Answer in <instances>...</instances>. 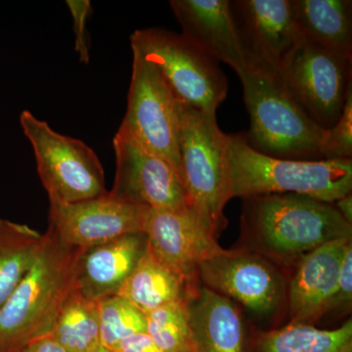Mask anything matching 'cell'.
<instances>
[{"instance_id":"1","label":"cell","mask_w":352,"mask_h":352,"mask_svg":"<svg viewBox=\"0 0 352 352\" xmlns=\"http://www.w3.org/2000/svg\"><path fill=\"white\" fill-rule=\"evenodd\" d=\"M242 229L247 250L272 263L298 261L331 241L352 239V224L333 204L296 194L244 199Z\"/></svg>"},{"instance_id":"2","label":"cell","mask_w":352,"mask_h":352,"mask_svg":"<svg viewBox=\"0 0 352 352\" xmlns=\"http://www.w3.org/2000/svg\"><path fill=\"white\" fill-rule=\"evenodd\" d=\"M230 199L296 194L333 204L352 191V160L296 161L264 155L243 134L227 136Z\"/></svg>"},{"instance_id":"3","label":"cell","mask_w":352,"mask_h":352,"mask_svg":"<svg viewBox=\"0 0 352 352\" xmlns=\"http://www.w3.org/2000/svg\"><path fill=\"white\" fill-rule=\"evenodd\" d=\"M80 250L61 244L50 231L31 267L0 307V352H21L50 333L74 288Z\"/></svg>"},{"instance_id":"4","label":"cell","mask_w":352,"mask_h":352,"mask_svg":"<svg viewBox=\"0 0 352 352\" xmlns=\"http://www.w3.org/2000/svg\"><path fill=\"white\" fill-rule=\"evenodd\" d=\"M251 127L245 138L267 156L318 161L325 129L310 119L285 89L281 80L245 69L239 76Z\"/></svg>"},{"instance_id":"5","label":"cell","mask_w":352,"mask_h":352,"mask_svg":"<svg viewBox=\"0 0 352 352\" xmlns=\"http://www.w3.org/2000/svg\"><path fill=\"white\" fill-rule=\"evenodd\" d=\"M227 134L217 118L179 103V155L190 207L217 238L226 228L224 208L231 200L227 168Z\"/></svg>"},{"instance_id":"6","label":"cell","mask_w":352,"mask_h":352,"mask_svg":"<svg viewBox=\"0 0 352 352\" xmlns=\"http://www.w3.org/2000/svg\"><path fill=\"white\" fill-rule=\"evenodd\" d=\"M131 46L159 71L179 103L217 118L228 92L219 62L182 34L162 28L136 30Z\"/></svg>"},{"instance_id":"7","label":"cell","mask_w":352,"mask_h":352,"mask_svg":"<svg viewBox=\"0 0 352 352\" xmlns=\"http://www.w3.org/2000/svg\"><path fill=\"white\" fill-rule=\"evenodd\" d=\"M20 124L50 204L76 203L107 193L103 166L89 146L55 131L30 111L21 113Z\"/></svg>"},{"instance_id":"8","label":"cell","mask_w":352,"mask_h":352,"mask_svg":"<svg viewBox=\"0 0 352 352\" xmlns=\"http://www.w3.org/2000/svg\"><path fill=\"white\" fill-rule=\"evenodd\" d=\"M118 131L168 162L182 179L179 102L159 71L135 50L126 112Z\"/></svg>"},{"instance_id":"9","label":"cell","mask_w":352,"mask_h":352,"mask_svg":"<svg viewBox=\"0 0 352 352\" xmlns=\"http://www.w3.org/2000/svg\"><path fill=\"white\" fill-rule=\"evenodd\" d=\"M247 69L280 80L305 43L294 0L230 1Z\"/></svg>"},{"instance_id":"10","label":"cell","mask_w":352,"mask_h":352,"mask_svg":"<svg viewBox=\"0 0 352 352\" xmlns=\"http://www.w3.org/2000/svg\"><path fill=\"white\" fill-rule=\"evenodd\" d=\"M351 59L305 43L282 75V85L322 129L339 120L352 88Z\"/></svg>"},{"instance_id":"11","label":"cell","mask_w":352,"mask_h":352,"mask_svg":"<svg viewBox=\"0 0 352 352\" xmlns=\"http://www.w3.org/2000/svg\"><path fill=\"white\" fill-rule=\"evenodd\" d=\"M198 277L203 286L258 316L275 314L287 300L286 282L276 265L247 249L227 250L204 261Z\"/></svg>"},{"instance_id":"12","label":"cell","mask_w":352,"mask_h":352,"mask_svg":"<svg viewBox=\"0 0 352 352\" xmlns=\"http://www.w3.org/2000/svg\"><path fill=\"white\" fill-rule=\"evenodd\" d=\"M113 147L116 176L111 196L148 210H192L184 183L168 162L119 131Z\"/></svg>"},{"instance_id":"13","label":"cell","mask_w":352,"mask_h":352,"mask_svg":"<svg viewBox=\"0 0 352 352\" xmlns=\"http://www.w3.org/2000/svg\"><path fill=\"white\" fill-rule=\"evenodd\" d=\"M148 208L105 195L71 204H50L48 229L61 244L85 250L127 234L143 232Z\"/></svg>"},{"instance_id":"14","label":"cell","mask_w":352,"mask_h":352,"mask_svg":"<svg viewBox=\"0 0 352 352\" xmlns=\"http://www.w3.org/2000/svg\"><path fill=\"white\" fill-rule=\"evenodd\" d=\"M143 233L153 251L193 288L200 285L199 265L227 251L192 210H149Z\"/></svg>"},{"instance_id":"15","label":"cell","mask_w":352,"mask_h":352,"mask_svg":"<svg viewBox=\"0 0 352 352\" xmlns=\"http://www.w3.org/2000/svg\"><path fill=\"white\" fill-rule=\"evenodd\" d=\"M352 239L331 241L298 259L287 289L289 323L312 325L329 312Z\"/></svg>"},{"instance_id":"16","label":"cell","mask_w":352,"mask_h":352,"mask_svg":"<svg viewBox=\"0 0 352 352\" xmlns=\"http://www.w3.org/2000/svg\"><path fill=\"white\" fill-rule=\"evenodd\" d=\"M170 6L187 41L238 76L244 73L247 65L229 0H171Z\"/></svg>"},{"instance_id":"17","label":"cell","mask_w":352,"mask_h":352,"mask_svg":"<svg viewBox=\"0 0 352 352\" xmlns=\"http://www.w3.org/2000/svg\"><path fill=\"white\" fill-rule=\"evenodd\" d=\"M146 247L145 234L138 232L80 250L74 289L95 300L116 295Z\"/></svg>"},{"instance_id":"18","label":"cell","mask_w":352,"mask_h":352,"mask_svg":"<svg viewBox=\"0 0 352 352\" xmlns=\"http://www.w3.org/2000/svg\"><path fill=\"white\" fill-rule=\"evenodd\" d=\"M188 307L198 352H248L244 319L232 300L200 284Z\"/></svg>"},{"instance_id":"19","label":"cell","mask_w":352,"mask_h":352,"mask_svg":"<svg viewBox=\"0 0 352 352\" xmlns=\"http://www.w3.org/2000/svg\"><path fill=\"white\" fill-rule=\"evenodd\" d=\"M198 287L190 286L147 243L145 252L116 295L146 315L168 303L190 298Z\"/></svg>"},{"instance_id":"20","label":"cell","mask_w":352,"mask_h":352,"mask_svg":"<svg viewBox=\"0 0 352 352\" xmlns=\"http://www.w3.org/2000/svg\"><path fill=\"white\" fill-rule=\"evenodd\" d=\"M305 43L352 58L351 0H294Z\"/></svg>"},{"instance_id":"21","label":"cell","mask_w":352,"mask_h":352,"mask_svg":"<svg viewBox=\"0 0 352 352\" xmlns=\"http://www.w3.org/2000/svg\"><path fill=\"white\" fill-rule=\"evenodd\" d=\"M248 352H352V320L333 330L289 323L259 332L249 340Z\"/></svg>"},{"instance_id":"22","label":"cell","mask_w":352,"mask_h":352,"mask_svg":"<svg viewBox=\"0 0 352 352\" xmlns=\"http://www.w3.org/2000/svg\"><path fill=\"white\" fill-rule=\"evenodd\" d=\"M43 239L27 224L0 219V307L31 267Z\"/></svg>"},{"instance_id":"23","label":"cell","mask_w":352,"mask_h":352,"mask_svg":"<svg viewBox=\"0 0 352 352\" xmlns=\"http://www.w3.org/2000/svg\"><path fill=\"white\" fill-rule=\"evenodd\" d=\"M50 335L69 352H92L100 346L98 300L73 288L60 308Z\"/></svg>"},{"instance_id":"24","label":"cell","mask_w":352,"mask_h":352,"mask_svg":"<svg viewBox=\"0 0 352 352\" xmlns=\"http://www.w3.org/2000/svg\"><path fill=\"white\" fill-rule=\"evenodd\" d=\"M188 298L145 315L146 333L163 352H198L190 324Z\"/></svg>"},{"instance_id":"25","label":"cell","mask_w":352,"mask_h":352,"mask_svg":"<svg viewBox=\"0 0 352 352\" xmlns=\"http://www.w3.org/2000/svg\"><path fill=\"white\" fill-rule=\"evenodd\" d=\"M100 346L115 352L122 340L146 333V316L138 308L118 295L98 300Z\"/></svg>"},{"instance_id":"26","label":"cell","mask_w":352,"mask_h":352,"mask_svg":"<svg viewBox=\"0 0 352 352\" xmlns=\"http://www.w3.org/2000/svg\"><path fill=\"white\" fill-rule=\"evenodd\" d=\"M321 156L323 160H351L352 157V88L339 120L324 132Z\"/></svg>"},{"instance_id":"27","label":"cell","mask_w":352,"mask_h":352,"mask_svg":"<svg viewBox=\"0 0 352 352\" xmlns=\"http://www.w3.org/2000/svg\"><path fill=\"white\" fill-rule=\"evenodd\" d=\"M66 4L73 19L76 52L80 63L89 64L90 47L87 27L92 13L91 2L89 0H67Z\"/></svg>"},{"instance_id":"28","label":"cell","mask_w":352,"mask_h":352,"mask_svg":"<svg viewBox=\"0 0 352 352\" xmlns=\"http://www.w3.org/2000/svg\"><path fill=\"white\" fill-rule=\"evenodd\" d=\"M352 302V245L347 249L342 263L339 283L332 300H331L329 311L339 308L351 307Z\"/></svg>"},{"instance_id":"29","label":"cell","mask_w":352,"mask_h":352,"mask_svg":"<svg viewBox=\"0 0 352 352\" xmlns=\"http://www.w3.org/2000/svg\"><path fill=\"white\" fill-rule=\"evenodd\" d=\"M115 352H163L147 333H138L122 340Z\"/></svg>"},{"instance_id":"30","label":"cell","mask_w":352,"mask_h":352,"mask_svg":"<svg viewBox=\"0 0 352 352\" xmlns=\"http://www.w3.org/2000/svg\"><path fill=\"white\" fill-rule=\"evenodd\" d=\"M21 352H69L56 340L48 335L32 340Z\"/></svg>"},{"instance_id":"31","label":"cell","mask_w":352,"mask_h":352,"mask_svg":"<svg viewBox=\"0 0 352 352\" xmlns=\"http://www.w3.org/2000/svg\"><path fill=\"white\" fill-rule=\"evenodd\" d=\"M333 207L337 208L340 214L349 223L352 224V194L342 197L339 200L333 204Z\"/></svg>"},{"instance_id":"32","label":"cell","mask_w":352,"mask_h":352,"mask_svg":"<svg viewBox=\"0 0 352 352\" xmlns=\"http://www.w3.org/2000/svg\"><path fill=\"white\" fill-rule=\"evenodd\" d=\"M92 352H112L110 351H108V349H104V347H102L101 346L99 347H97L96 349H94Z\"/></svg>"}]
</instances>
